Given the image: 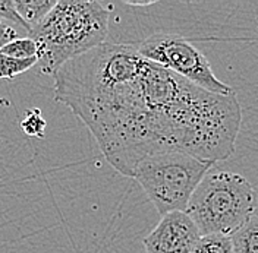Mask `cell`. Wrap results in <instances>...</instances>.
<instances>
[{"label": "cell", "instance_id": "1", "mask_svg": "<svg viewBox=\"0 0 258 253\" xmlns=\"http://www.w3.org/2000/svg\"><path fill=\"white\" fill-rule=\"evenodd\" d=\"M53 80L54 100L80 117L126 177L159 152L211 164L235 152L242 122L236 94H211L148 62L134 44L103 43L64 63Z\"/></svg>", "mask_w": 258, "mask_h": 253}, {"label": "cell", "instance_id": "2", "mask_svg": "<svg viewBox=\"0 0 258 253\" xmlns=\"http://www.w3.org/2000/svg\"><path fill=\"white\" fill-rule=\"evenodd\" d=\"M110 12L100 2L59 0L28 32L38 46L40 72L53 76L64 63L106 43Z\"/></svg>", "mask_w": 258, "mask_h": 253}, {"label": "cell", "instance_id": "3", "mask_svg": "<svg viewBox=\"0 0 258 253\" xmlns=\"http://www.w3.org/2000/svg\"><path fill=\"white\" fill-rule=\"evenodd\" d=\"M185 214L200 236H230L257 214V192L241 174L209 172L194 190Z\"/></svg>", "mask_w": 258, "mask_h": 253}, {"label": "cell", "instance_id": "4", "mask_svg": "<svg viewBox=\"0 0 258 253\" xmlns=\"http://www.w3.org/2000/svg\"><path fill=\"white\" fill-rule=\"evenodd\" d=\"M211 162L183 152H159L144 158L134 170L135 179L161 217L185 212L194 190L209 173Z\"/></svg>", "mask_w": 258, "mask_h": 253}, {"label": "cell", "instance_id": "5", "mask_svg": "<svg viewBox=\"0 0 258 253\" xmlns=\"http://www.w3.org/2000/svg\"><path fill=\"white\" fill-rule=\"evenodd\" d=\"M137 50L148 62L159 64L211 94H235L230 85L214 75L207 57L180 35L154 34L140 43Z\"/></svg>", "mask_w": 258, "mask_h": 253}, {"label": "cell", "instance_id": "6", "mask_svg": "<svg viewBox=\"0 0 258 253\" xmlns=\"http://www.w3.org/2000/svg\"><path fill=\"white\" fill-rule=\"evenodd\" d=\"M201 237L192 220L185 212H169L144 238L145 253H192Z\"/></svg>", "mask_w": 258, "mask_h": 253}, {"label": "cell", "instance_id": "7", "mask_svg": "<svg viewBox=\"0 0 258 253\" xmlns=\"http://www.w3.org/2000/svg\"><path fill=\"white\" fill-rule=\"evenodd\" d=\"M56 2L57 0H14V6L24 28L30 32L48 15Z\"/></svg>", "mask_w": 258, "mask_h": 253}, {"label": "cell", "instance_id": "8", "mask_svg": "<svg viewBox=\"0 0 258 253\" xmlns=\"http://www.w3.org/2000/svg\"><path fill=\"white\" fill-rule=\"evenodd\" d=\"M229 238L233 253H258V214H254Z\"/></svg>", "mask_w": 258, "mask_h": 253}, {"label": "cell", "instance_id": "9", "mask_svg": "<svg viewBox=\"0 0 258 253\" xmlns=\"http://www.w3.org/2000/svg\"><path fill=\"white\" fill-rule=\"evenodd\" d=\"M0 53L14 59H21V60H27L32 57H37L38 60V46L30 37H24V38L18 37L0 48Z\"/></svg>", "mask_w": 258, "mask_h": 253}, {"label": "cell", "instance_id": "10", "mask_svg": "<svg viewBox=\"0 0 258 253\" xmlns=\"http://www.w3.org/2000/svg\"><path fill=\"white\" fill-rule=\"evenodd\" d=\"M192 253H233L229 236L209 234L201 236L194 246Z\"/></svg>", "mask_w": 258, "mask_h": 253}, {"label": "cell", "instance_id": "11", "mask_svg": "<svg viewBox=\"0 0 258 253\" xmlns=\"http://www.w3.org/2000/svg\"><path fill=\"white\" fill-rule=\"evenodd\" d=\"M37 62V57L21 60L0 53V79H12L18 75H22L27 70H30L32 66H35Z\"/></svg>", "mask_w": 258, "mask_h": 253}, {"label": "cell", "instance_id": "12", "mask_svg": "<svg viewBox=\"0 0 258 253\" xmlns=\"http://www.w3.org/2000/svg\"><path fill=\"white\" fill-rule=\"evenodd\" d=\"M46 127H47V122L43 119L40 109H31L27 111L21 122L22 132L28 136L43 138L46 133Z\"/></svg>", "mask_w": 258, "mask_h": 253}, {"label": "cell", "instance_id": "13", "mask_svg": "<svg viewBox=\"0 0 258 253\" xmlns=\"http://www.w3.org/2000/svg\"><path fill=\"white\" fill-rule=\"evenodd\" d=\"M0 21L12 22V24H18V25L24 27L22 21L16 14L14 0H0Z\"/></svg>", "mask_w": 258, "mask_h": 253}, {"label": "cell", "instance_id": "14", "mask_svg": "<svg viewBox=\"0 0 258 253\" xmlns=\"http://www.w3.org/2000/svg\"><path fill=\"white\" fill-rule=\"evenodd\" d=\"M15 38H18V32H16L15 28L12 25H9L8 22L0 21V48Z\"/></svg>", "mask_w": 258, "mask_h": 253}, {"label": "cell", "instance_id": "15", "mask_svg": "<svg viewBox=\"0 0 258 253\" xmlns=\"http://www.w3.org/2000/svg\"><path fill=\"white\" fill-rule=\"evenodd\" d=\"M129 6H138V8H143V6H151L154 2H125Z\"/></svg>", "mask_w": 258, "mask_h": 253}]
</instances>
